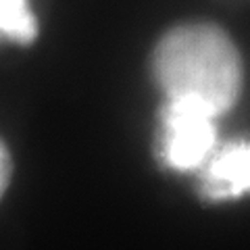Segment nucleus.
<instances>
[{"label": "nucleus", "instance_id": "1", "mask_svg": "<svg viewBox=\"0 0 250 250\" xmlns=\"http://www.w3.org/2000/svg\"><path fill=\"white\" fill-rule=\"evenodd\" d=\"M154 80L167 98H192L213 115L236 104L242 59L231 38L213 23H186L167 31L152 54Z\"/></svg>", "mask_w": 250, "mask_h": 250}, {"label": "nucleus", "instance_id": "2", "mask_svg": "<svg viewBox=\"0 0 250 250\" xmlns=\"http://www.w3.org/2000/svg\"><path fill=\"white\" fill-rule=\"evenodd\" d=\"M215 119L205 104L192 98H167L161 113L163 159L169 169L194 171L215 150Z\"/></svg>", "mask_w": 250, "mask_h": 250}, {"label": "nucleus", "instance_id": "3", "mask_svg": "<svg viewBox=\"0 0 250 250\" xmlns=\"http://www.w3.org/2000/svg\"><path fill=\"white\" fill-rule=\"evenodd\" d=\"M250 190V142L221 148L202 175L200 192L210 200L238 198Z\"/></svg>", "mask_w": 250, "mask_h": 250}, {"label": "nucleus", "instance_id": "4", "mask_svg": "<svg viewBox=\"0 0 250 250\" xmlns=\"http://www.w3.org/2000/svg\"><path fill=\"white\" fill-rule=\"evenodd\" d=\"M36 34V17L29 11L27 0H0V36L19 44H29Z\"/></svg>", "mask_w": 250, "mask_h": 250}, {"label": "nucleus", "instance_id": "5", "mask_svg": "<svg viewBox=\"0 0 250 250\" xmlns=\"http://www.w3.org/2000/svg\"><path fill=\"white\" fill-rule=\"evenodd\" d=\"M11 175H13L11 154L6 150V146L2 144V140H0V198H2V194L6 192V188H9Z\"/></svg>", "mask_w": 250, "mask_h": 250}]
</instances>
